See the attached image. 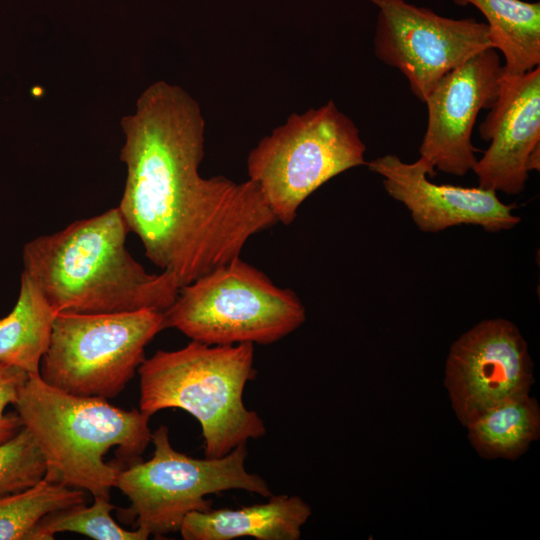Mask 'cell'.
Here are the masks:
<instances>
[{
	"label": "cell",
	"instance_id": "obj_8",
	"mask_svg": "<svg viewBox=\"0 0 540 540\" xmlns=\"http://www.w3.org/2000/svg\"><path fill=\"white\" fill-rule=\"evenodd\" d=\"M164 327L163 312L57 313L39 375L76 396L111 399L143 363L145 348Z\"/></svg>",
	"mask_w": 540,
	"mask_h": 540
},
{
	"label": "cell",
	"instance_id": "obj_4",
	"mask_svg": "<svg viewBox=\"0 0 540 540\" xmlns=\"http://www.w3.org/2000/svg\"><path fill=\"white\" fill-rule=\"evenodd\" d=\"M139 410L148 417L178 408L201 425L206 458H220L250 439L265 435L260 415L243 402L256 376L254 344L208 345L159 350L138 368Z\"/></svg>",
	"mask_w": 540,
	"mask_h": 540
},
{
	"label": "cell",
	"instance_id": "obj_16",
	"mask_svg": "<svg viewBox=\"0 0 540 540\" xmlns=\"http://www.w3.org/2000/svg\"><path fill=\"white\" fill-rule=\"evenodd\" d=\"M56 314L34 281L22 271L16 304L0 318V364L21 368L29 375L39 374Z\"/></svg>",
	"mask_w": 540,
	"mask_h": 540
},
{
	"label": "cell",
	"instance_id": "obj_6",
	"mask_svg": "<svg viewBox=\"0 0 540 540\" xmlns=\"http://www.w3.org/2000/svg\"><path fill=\"white\" fill-rule=\"evenodd\" d=\"M359 130L330 100L287 121L260 140L247 158L254 181L277 222L291 224L300 205L340 173L365 165Z\"/></svg>",
	"mask_w": 540,
	"mask_h": 540
},
{
	"label": "cell",
	"instance_id": "obj_17",
	"mask_svg": "<svg viewBox=\"0 0 540 540\" xmlns=\"http://www.w3.org/2000/svg\"><path fill=\"white\" fill-rule=\"evenodd\" d=\"M465 428L482 458L515 460L540 437V407L527 394L487 410Z\"/></svg>",
	"mask_w": 540,
	"mask_h": 540
},
{
	"label": "cell",
	"instance_id": "obj_18",
	"mask_svg": "<svg viewBox=\"0 0 540 540\" xmlns=\"http://www.w3.org/2000/svg\"><path fill=\"white\" fill-rule=\"evenodd\" d=\"M81 503L82 490L45 477L28 489L0 496V540H30L46 515Z\"/></svg>",
	"mask_w": 540,
	"mask_h": 540
},
{
	"label": "cell",
	"instance_id": "obj_2",
	"mask_svg": "<svg viewBox=\"0 0 540 540\" xmlns=\"http://www.w3.org/2000/svg\"><path fill=\"white\" fill-rule=\"evenodd\" d=\"M129 228L118 207L25 244V272L56 313L164 312L179 285L148 273L126 248Z\"/></svg>",
	"mask_w": 540,
	"mask_h": 540
},
{
	"label": "cell",
	"instance_id": "obj_12",
	"mask_svg": "<svg viewBox=\"0 0 540 540\" xmlns=\"http://www.w3.org/2000/svg\"><path fill=\"white\" fill-rule=\"evenodd\" d=\"M382 177L388 195L402 203L422 232L474 225L487 232L511 230L521 222L513 213L514 204H505L496 192L481 187L436 184L419 158L406 163L394 154L375 158L365 164Z\"/></svg>",
	"mask_w": 540,
	"mask_h": 540
},
{
	"label": "cell",
	"instance_id": "obj_15",
	"mask_svg": "<svg viewBox=\"0 0 540 540\" xmlns=\"http://www.w3.org/2000/svg\"><path fill=\"white\" fill-rule=\"evenodd\" d=\"M486 18L491 47L505 59L504 76L522 75L540 64V4L522 0H453Z\"/></svg>",
	"mask_w": 540,
	"mask_h": 540
},
{
	"label": "cell",
	"instance_id": "obj_13",
	"mask_svg": "<svg viewBox=\"0 0 540 540\" xmlns=\"http://www.w3.org/2000/svg\"><path fill=\"white\" fill-rule=\"evenodd\" d=\"M479 135L490 145L472 168L478 186L520 194L529 177L528 156L540 144V67L502 76L497 99L479 126Z\"/></svg>",
	"mask_w": 540,
	"mask_h": 540
},
{
	"label": "cell",
	"instance_id": "obj_11",
	"mask_svg": "<svg viewBox=\"0 0 540 540\" xmlns=\"http://www.w3.org/2000/svg\"><path fill=\"white\" fill-rule=\"evenodd\" d=\"M503 76L497 50L485 49L445 74L425 100L428 122L419 148L429 176L436 169L464 176L477 162L472 131L482 109L494 105Z\"/></svg>",
	"mask_w": 540,
	"mask_h": 540
},
{
	"label": "cell",
	"instance_id": "obj_7",
	"mask_svg": "<svg viewBox=\"0 0 540 540\" xmlns=\"http://www.w3.org/2000/svg\"><path fill=\"white\" fill-rule=\"evenodd\" d=\"M151 442L152 458L122 468L115 487L130 501L119 512L121 521H135L155 538L179 531L190 512L211 509L208 495L229 490L272 495L261 476L247 471L245 444L220 458L196 459L172 447L166 425L152 432Z\"/></svg>",
	"mask_w": 540,
	"mask_h": 540
},
{
	"label": "cell",
	"instance_id": "obj_19",
	"mask_svg": "<svg viewBox=\"0 0 540 540\" xmlns=\"http://www.w3.org/2000/svg\"><path fill=\"white\" fill-rule=\"evenodd\" d=\"M91 506L77 504L46 515L33 530L30 540H51L58 532H75L95 540H146L150 534L137 527L126 530L111 517L116 507L109 499L93 497Z\"/></svg>",
	"mask_w": 540,
	"mask_h": 540
},
{
	"label": "cell",
	"instance_id": "obj_3",
	"mask_svg": "<svg viewBox=\"0 0 540 540\" xmlns=\"http://www.w3.org/2000/svg\"><path fill=\"white\" fill-rule=\"evenodd\" d=\"M40 449L45 478L110 500L118 473L141 460L150 417L101 397L76 396L29 375L13 404ZM125 466V467H126Z\"/></svg>",
	"mask_w": 540,
	"mask_h": 540
},
{
	"label": "cell",
	"instance_id": "obj_10",
	"mask_svg": "<svg viewBox=\"0 0 540 540\" xmlns=\"http://www.w3.org/2000/svg\"><path fill=\"white\" fill-rule=\"evenodd\" d=\"M528 344L505 318L484 319L449 350L444 386L452 409L466 427L487 410L530 394L535 382Z\"/></svg>",
	"mask_w": 540,
	"mask_h": 540
},
{
	"label": "cell",
	"instance_id": "obj_14",
	"mask_svg": "<svg viewBox=\"0 0 540 540\" xmlns=\"http://www.w3.org/2000/svg\"><path fill=\"white\" fill-rule=\"evenodd\" d=\"M311 514L301 497L272 494L265 503L238 509L190 512L179 531L185 540H298Z\"/></svg>",
	"mask_w": 540,
	"mask_h": 540
},
{
	"label": "cell",
	"instance_id": "obj_20",
	"mask_svg": "<svg viewBox=\"0 0 540 540\" xmlns=\"http://www.w3.org/2000/svg\"><path fill=\"white\" fill-rule=\"evenodd\" d=\"M45 473L43 455L26 428L0 444V496L34 486Z\"/></svg>",
	"mask_w": 540,
	"mask_h": 540
},
{
	"label": "cell",
	"instance_id": "obj_1",
	"mask_svg": "<svg viewBox=\"0 0 540 540\" xmlns=\"http://www.w3.org/2000/svg\"><path fill=\"white\" fill-rule=\"evenodd\" d=\"M127 177L119 210L145 255L183 287L277 223L258 185L203 178L205 121L183 88L157 81L121 123Z\"/></svg>",
	"mask_w": 540,
	"mask_h": 540
},
{
	"label": "cell",
	"instance_id": "obj_22",
	"mask_svg": "<svg viewBox=\"0 0 540 540\" xmlns=\"http://www.w3.org/2000/svg\"><path fill=\"white\" fill-rule=\"evenodd\" d=\"M526 169L528 172L540 170V144L529 154L526 162Z\"/></svg>",
	"mask_w": 540,
	"mask_h": 540
},
{
	"label": "cell",
	"instance_id": "obj_9",
	"mask_svg": "<svg viewBox=\"0 0 540 540\" xmlns=\"http://www.w3.org/2000/svg\"><path fill=\"white\" fill-rule=\"evenodd\" d=\"M379 8L374 54L398 69L425 102L448 72L492 48L488 27L474 18L453 19L405 0H368Z\"/></svg>",
	"mask_w": 540,
	"mask_h": 540
},
{
	"label": "cell",
	"instance_id": "obj_5",
	"mask_svg": "<svg viewBox=\"0 0 540 540\" xmlns=\"http://www.w3.org/2000/svg\"><path fill=\"white\" fill-rule=\"evenodd\" d=\"M163 316L165 328L193 341L268 345L298 329L306 310L295 292L237 257L181 287Z\"/></svg>",
	"mask_w": 540,
	"mask_h": 540
},
{
	"label": "cell",
	"instance_id": "obj_21",
	"mask_svg": "<svg viewBox=\"0 0 540 540\" xmlns=\"http://www.w3.org/2000/svg\"><path fill=\"white\" fill-rule=\"evenodd\" d=\"M29 374L21 368L0 364V444L11 439L22 427L18 414H5L7 405L14 404Z\"/></svg>",
	"mask_w": 540,
	"mask_h": 540
}]
</instances>
